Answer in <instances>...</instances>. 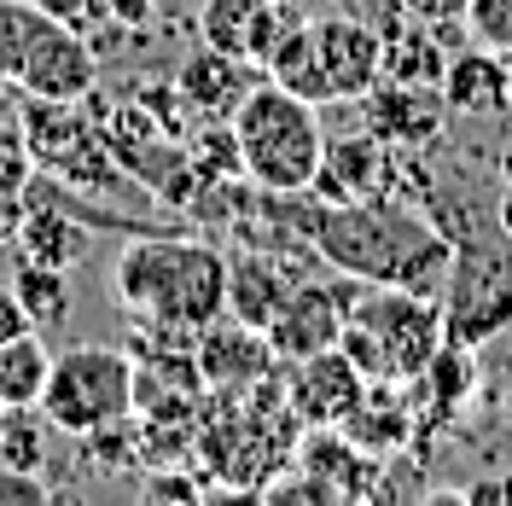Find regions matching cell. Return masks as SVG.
<instances>
[{
    "instance_id": "6da1fadb",
    "label": "cell",
    "mask_w": 512,
    "mask_h": 506,
    "mask_svg": "<svg viewBox=\"0 0 512 506\" xmlns=\"http://www.w3.org/2000/svg\"><path fill=\"white\" fill-rule=\"evenodd\" d=\"M303 216H297V239L332 268L367 285H402L419 297H437L454 262V239L419 216L402 198H355V204H326L315 192H297Z\"/></svg>"
},
{
    "instance_id": "7a4b0ae2",
    "label": "cell",
    "mask_w": 512,
    "mask_h": 506,
    "mask_svg": "<svg viewBox=\"0 0 512 506\" xmlns=\"http://www.w3.org/2000/svg\"><path fill=\"white\" fill-rule=\"evenodd\" d=\"M111 291L134 326L204 332L227 315V256L187 233H134L111 268Z\"/></svg>"
},
{
    "instance_id": "3957f363",
    "label": "cell",
    "mask_w": 512,
    "mask_h": 506,
    "mask_svg": "<svg viewBox=\"0 0 512 506\" xmlns=\"http://www.w3.org/2000/svg\"><path fill=\"white\" fill-rule=\"evenodd\" d=\"M262 76L309 105H355L384 82V35L355 12L297 18L286 41L268 53Z\"/></svg>"
},
{
    "instance_id": "277c9868",
    "label": "cell",
    "mask_w": 512,
    "mask_h": 506,
    "mask_svg": "<svg viewBox=\"0 0 512 506\" xmlns=\"http://www.w3.org/2000/svg\"><path fill=\"white\" fill-rule=\"evenodd\" d=\"M233 146H239V175L256 192H274V198H297L309 192L326 152V128H320V105L286 94L280 82H256L251 94L233 105Z\"/></svg>"
},
{
    "instance_id": "5b68a950",
    "label": "cell",
    "mask_w": 512,
    "mask_h": 506,
    "mask_svg": "<svg viewBox=\"0 0 512 506\" xmlns=\"http://www.w3.org/2000/svg\"><path fill=\"white\" fill-rule=\"evenodd\" d=\"M443 303L419 297L402 285H355L350 320L338 332V349L350 355L367 379L408 384L414 373H425V361L443 349Z\"/></svg>"
},
{
    "instance_id": "8992f818",
    "label": "cell",
    "mask_w": 512,
    "mask_h": 506,
    "mask_svg": "<svg viewBox=\"0 0 512 506\" xmlns=\"http://www.w3.org/2000/svg\"><path fill=\"white\" fill-rule=\"evenodd\" d=\"M134 379H140V361L128 349L76 344V349H64V355H53L35 413L59 437H88L99 425L134 419Z\"/></svg>"
},
{
    "instance_id": "52a82bcc",
    "label": "cell",
    "mask_w": 512,
    "mask_h": 506,
    "mask_svg": "<svg viewBox=\"0 0 512 506\" xmlns=\"http://www.w3.org/2000/svg\"><path fill=\"white\" fill-rule=\"evenodd\" d=\"M443 303V332L454 344H489L512 326V251L495 239H460L454 233V262L437 291Z\"/></svg>"
},
{
    "instance_id": "ba28073f",
    "label": "cell",
    "mask_w": 512,
    "mask_h": 506,
    "mask_svg": "<svg viewBox=\"0 0 512 506\" xmlns=\"http://www.w3.org/2000/svg\"><path fill=\"white\" fill-rule=\"evenodd\" d=\"M379 466L373 454L344 437V425H309L297 431V448H291V477H274L262 495L268 501H320V506H344V501H367L373 483H379Z\"/></svg>"
},
{
    "instance_id": "9c48e42d",
    "label": "cell",
    "mask_w": 512,
    "mask_h": 506,
    "mask_svg": "<svg viewBox=\"0 0 512 506\" xmlns=\"http://www.w3.org/2000/svg\"><path fill=\"white\" fill-rule=\"evenodd\" d=\"M41 12V6H35ZM12 88L30 99H64V105H82V99L99 88V59L88 47V35L59 24V18H35L30 41L18 53V70H12Z\"/></svg>"
},
{
    "instance_id": "30bf717a",
    "label": "cell",
    "mask_w": 512,
    "mask_h": 506,
    "mask_svg": "<svg viewBox=\"0 0 512 506\" xmlns=\"http://www.w3.org/2000/svg\"><path fill=\"white\" fill-rule=\"evenodd\" d=\"M280 396H286L291 419H297L303 431H309V425H344V419L361 408V396H367V373L332 344V349H315V355L286 361Z\"/></svg>"
},
{
    "instance_id": "8fae6325",
    "label": "cell",
    "mask_w": 512,
    "mask_h": 506,
    "mask_svg": "<svg viewBox=\"0 0 512 506\" xmlns=\"http://www.w3.org/2000/svg\"><path fill=\"white\" fill-rule=\"evenodd\" d=\"M355 285L350 274H320V280H297V291L286 297V309L268 320V344L280 355V367L297 361V355H315V349H332L344 320H350V303H355Z\"/></svg>"
},
{
    "instance_id": "7c38bea8",
    "label": "cell",
    "mask_w": 512,
    "mask_h": 506,
    "mask_svg": "<svg viewBox=\"0 0 512 506\" xmlns=\"http://www.w3.org/2000/svg\"><path fill=\"white\" fill-rule=\"evenodd\" d=\"M297 18H303V0H204L198 6V41L239 53L251 64H268V53L286 41Z\"/></svg>"
},
{
    "instance_id": "4fadbf2b",
    "label": "cell",
    "mask_w": 512,
    "mask_h": 506,
    "mask_svg": "<svg viewBox=\"0 0 512 506\" xmlns=\"http://www.w3.org/2000/svg\"><path fill=\"white\" fill-rule=\"evenodd\" d=\"M192 361H198V379L210 390H251V384L274 379L280 373V355L268 344L262 326H245V320H210L198 338H192Z\"/></svg>"
},
{
    "instance_id": "5bb4252c",
    "label": "cell",
    "mask_w": 512,
    "mask_h": 506,
    "mask_svg": "<svg viewBox=\"0 0 512 506\" xmlns=\"http://www.w3.org/2000/svg\"><path fill=\"white\" fill-rule=\"evenodd\" d=\"M390 175H396V146H384L373 128H355V134L326 140L309 192L326 198V204H355V198L390 192Z\"/></svg>"
},
{
    "instance_id": "9a60e30c",
    "label": "cell",
    "mask_w": 512,
    "mask_h": 506,
    "mask_svg": "<svg viewBox=\"0 0 512 506\" xmlns=\"http://www.w3.org/2000/svg\"><path fill=\"white\" fill-rule=\"evenodd\" d=\"M256 82H262V64L239 59V53H222L210 41H198V53H187L181 70H175V88L187 99V111L204 117V123H227L233 105L251 94Z\"/></svg>"
},
{
    "instance_id": "2e32d148",
    "label": "cell",
    "mask_w": 512,
    "mask_h": 506,
    "mask_svg": "<svg viewBox=\"0 0 512 506\" xmlns=\"http://www.w3.org/2000/svg\"><path fill=\"white\" fill-rule=\"evenodd\" d=\"M361 105V117L367 128L379 134L384 146H425V140H437V128H443L448 105L437 88H414V82H379L367 99H355Z\"/></svg>"
},
{
    "instance_id": "e0dca14e",
    "label": "cell",
    "mask_w": 512,
    "mask_h": 506,
    "mask_svg": "<svg viewBox=\"0 0 512 506\" xmlns=\"http://www.w3.org/2000/svg\"><path fill=\"white\" fill-rule=\"evenodd\" d=\"M18 256L24 262H41V268H76L82 256H88V245H94V233H88V222H76L64 204H53L47 192L30 181V192H24V222H18Z\"/></svg>"
},
{
    "instance_id": "ac0fdd59",
    "label": "cell",
    "mask_w": 512,
    "mask_h": 506,
    "mask_svg": "<svg viewBox=\"0 0 512 506\" xmlns=\"http://www.w3.org/2000/svg\"><path fill=\"white\" fill-rule=\"evenodd\" d=\"M297 262L286 256H268V251H251V256H227V315L245 320V326H262L286 309V297L297 291Z\"/></svg>"
},
{
    "instance_id": "d6986e66",
    "label": "cell",
    "mask_w": 512,
    "mask_h": 506,
    "mask_svg": "<svg viewBox=\"0 0 512 506\" xmlns=\"http://www.w3.org/2000/svg\"><path fill=\"white\" fill-rule=\"evenodd\" d=\"M414 425H419V413H414V402H408V384L367 379L361 408L344 419V437H350L361 454L390 460V454H402V448L414 443Z\"/></svg>"
},
{
    "instance_id": "ffe728a7",
    "label": "cell",
    "mask_w": 512,
    "mask_h": 506,
    "mask_svg": "<svg viewBox=\"0 0 512 506\" xmlns=\"http://www.w3.org/2000/svg\"><path fill=\"white\" fill-rule=\"evenodd\" d=\"M437 94L454 117H489V111H507L512 94V59L489 53V47H466L443 64V82Z\"/></svg>"
},
{
    "instance_id": "44dd1931",
    "label": "cell",
    "mask_w": 512,
    "mask_h": 506,
    "mask_svg": "<svg viewBox=\"0 0 512 506\" xmlns=\"http://www.w3.org/2000/svg\"><path fill=\"white\" fill-rule=\"evenodd\" d=\"M443 47L431 41V24L408 18L402 30L384 35V82H414V88H437L443 82Z\"/></svg>"
},
{
    "instance_id": "7402d4cb",
    "label": "cell",
    "mask_w": 512,
    "mask_h": 506,
    "mask_svg": "<svg viewBox=\"0 0 512 506\" xmlns=\"http://www.w3.org/2000/svg\"><path fill=\"white\" fill-rule=\"evenodd\" d=\"M47 367H53V349L41 344V332H18L12 344H0V408H35Z\"/></svg>"
},
{
    "instance_id": "603a6c76",
    "label": "cell",
    "mask_w": 512,
    "mask_h": 506,
    "mask_svg": "<svg viewBox=\"0 0 512 506\" xmlns=\"http://www.w3.org/2000/svg\"><path fill=\"white\" fill-rule=\"evenodd\" d=\"M12 297L24 303V315H30L35 332H47V326H64V320H70V274H64V268L18 262V274H12Z\"/></svg>"
},
{
    "instance_id": "cb8c5ba5",
    "label": "cell",
    "mask_w": 512,
    "mask_h": 506,
    "mask_svg": "<svg viewBox=\"0 0 512 506\" xmlns=\"http://www.w3.org/2000/svg\"><path fill=\"white\" fill-rule=\"evenodd\" d=\"M460 30H466L472 47H489V53L512 59V0H472Z\"/></svg>"
},
{
    "instance_id": "d4e9b609",
    "label": "cell",
    "mask_w": 512,
    "mask_h": 506,
    "mask_svg": "<svg viewBox=\"0 0 512 506\" xmlns=\"http://www.w3.org/2000/svg\"><path fill=\"white\" fill-rule=\"evenodd\" d=\"M35 181V152L18 117H0V198H24Z\"/></svg>"
},
{
    "instance_id": "484cf974",
    "label": "cell",
    "mask_w": 512,
    "mask_h": 506,
    "mask_svg": "<svg viewBox=\"0 0 512 506\" xmlns=\"http://www.w3.org/2000/svg\"><path fill=\"white\" fill-rule=\"evenodd\" d=\"M47 501H53V483L41 472L0 466V506H47Z\"/></svg>"
},
{
    "instance_id": "4316f807",
    "label": "cell",
    "mask_w": 512,
    "mask_h": 506,
    "mask_svg": "<svg viewBox=\"0 0 512 506\" xmlns=\"http://www.w3.org/2000/svg\"><path fill=\"white\" fill-rule=\"evenodd\" d=\"M396 6H402V18H419V24H431V30H448V24L466 18L472 0H396Z\"/></svg>"
},
{
    "instance_id": "83f0119b",
    "label": "cell",
    "mask_w": 512,
    "mask_h": 506,
    "mask_svg": "<svg viewBox=\"0 0 512 506\" xmlns=\"http://www.w3.org/2000/svg\"><path fill=\"white\" fill-rule=\"evenodd\" d=\"M47 18H59V24H70V30L88 35V24H94V12H105V0H35Z\"/></svg>"
},
{
    "instance_id": "f1b7e54d",
    "label": "cell",
    "mask_w": 512,
    "mask_h": 506,
    "mask_svg": "<svg viewBox=\"0 0 512 506\" xmlns=\"http://www.w3.org/2000/svg\"><path fill=\"white\" fill-rule=\"evenodd\" d=\"M18 332H35L30 315H24V303L12 297V285H0V344H12Z\"/></svg>"
},
{
    "instance_id": "f546056e",
    "label": "cell",
    "mask_w": 512,
    "mask_h": 506,
    "mask_svg": "<svg viewBox=\"0 0 512 506\" xmlns=\"http://www.w3.org/2000/svg\"><path fill=\"white\" fill-rule=\"evenodd\" d=\"M105 12H111L123 30H146V24H152V0H105Z\"/></svg>"
},
{
    "instance_id": "4dcf8cb0",
    "label": "cell",
    "mask_w": 512,
    "mask_h": 506,
    "mask_svg": "<svg viewBox=\"0 0 512 506\" xmlns=\"http://www.w3.org/2000/svg\"><path fill=\"white\" fill-rule=\"evenodd\" d=\"M198 6L204 0H152V18H163V24H198Z\"/></svg>"
},
{
    "instance_id": "1f68e13d",
    "label": "cell",
    "mask_w": 512,
    "mask_h": 506,
    "mask_svg": "<svg viewBox=\"0 0 512 506\" xmlns=\"http://www.w3.org/2000/svg\"><path fill=\"white\" fill-rule=\"evenodd\" d=\"M18 222H24V198H0V245L18 239Z\"/></svg>"
},
{
    "instance_id": "d6a6232c",
    "label": "cell",
    "mask_w": 512,
    "mask_h": 506,
    "mask_svg": "<svg viewBox=\"0 0 512 506\" xmlns=\"http://www.w3.org/2000/svg\"><path fill=\"white\" fill-rule=\"evenodd\" d=\"M501 233L512 239V158H507V192H501Z\"/></svg>"
},
{
    "instance_id": "836d02e7",
    "label": "cell",
    "mask_w": 512,
    "mask_h": 506,
    "mask_svg": "<svg viewBox=\"0 0 512 506\" xmlns=\"http://www.w3.org/2000/svg\"><path fill=\"white\" fill-rule=\"evenodd\" d=\"M507 111H512V94H507Z\"/></svg>"
}]
</instances>
